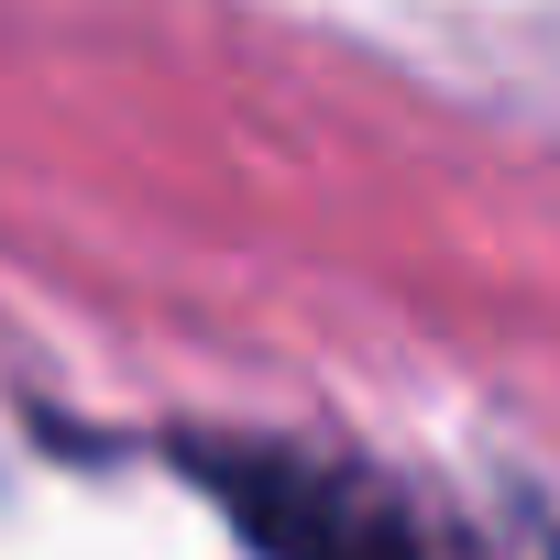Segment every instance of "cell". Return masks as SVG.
I'll return each instance as SVG.
<instances>
[{
    "mask_svg": "<svg viewBox=\"0 0 560 560\" xmlns=\"http://www.w3.org/2000/svg\"><path fill=\"white\" fill-rule=\"evenodd\" d=\"M176 472L242 527L253 560H560L549 516L483 505L462 483L396 472L341 440H264V429H187Z\"/></svg>",
    "mask_w": 560,
    "mask_h": 560,
    "instance_id": "1",
    "label": "cell"
}]
</instances>
